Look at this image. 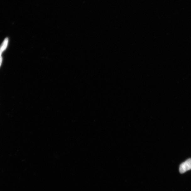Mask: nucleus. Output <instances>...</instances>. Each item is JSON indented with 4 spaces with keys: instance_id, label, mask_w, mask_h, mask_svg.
Here are the masks:
<instances>
[{
    "instance_id": "f257e3e1",
    "label": "nucleus",
    "mask_w": 191,
    "mask_h": 191,
    "mask_svg": "<svg viewBox=\"0 0 191 191\" xmlns=\"http://www.w3.org/2000/svg\"><path fill=\"white\" fill-rule=\"evenodd\" d=\"M191 169V158L188 159L180 165L179 172L184 173Z\"/></svg>"
},
{
    "instance_id": "f03ea898",
    "label": "nucleus",
    "mask_w": 191,
    "mask_h": 191,
    "mask_svg": "<svg viewBox=\"0 0 191 191\" xmlns=\"http://www.w3.org/2000/svg\"><path fill=\"white\" fill-rule=\"evenodd\" d=\"M8 38H5L1 46H0V49H1L3 52L4 50L7 49L8 46Z\"/></svg>"
},
{
    "instance_id": "7ed1b4c3",
    "label": "nucleus",
    "mask_w": 191,
    "mask_h": 191,
    "mask_svg": "<svg viewBox=\"0 0 191 191\" xmlns=\"http://www.w3.org/2000/svg\"><path fill=\"white\" fill-rule=\"evenodd\" d=\"M3 52L0 49V67H1V64L2 62V54Z\"/></svg>"
}]
</instances>
